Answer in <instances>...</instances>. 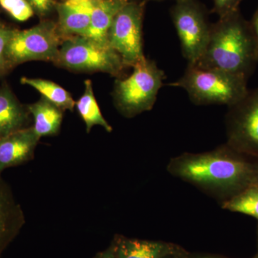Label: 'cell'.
<instances>
[{
	"instance_id": "1",
	"label": "cell",
	"mask_w": 258,
	"mask_h": 258,
	"mask_svg": "<svg viewBox=\"0 0 258 258\" xmlns=\"http://www.w3.org/2000/svg\"><path fill=\"white\" fill-rule=\"evenodd\" d=\"M166 169L222 204L255 183L258 160L225 144L209 152L173 157Z\"/></svg>"
},
{
	"instance_id": "2",
	"label": "cell",
	"mask_w": 258,
	"mask_h": 258,
	"mask_svg": "<svg viewBox=\"0 0 258 258\" xmlns=\"http://www.w3.org/2000/svg\"><path fill=\"white\" fill-rule=\"evenodd\" d=\"M257 62V44L250 23L238 10L212 23L208 45L195 66L248 79Z\"/></svg>"
},
{
	"instance_id": "3",
	"label": "cell",
	"mask_w": 258,
	"mask_h": 258,
	"mask_svg": "<svg viewBox=\"0 0 258 258\" xmlns=\"http://www.w3.org/2000/svg\"><path fill=\"white\" fill-rule=\"evenodd\" d=\"M247 80L241 75L188 64L184 75L170 85L184 89L194 104L228 107L245 96Z\"/></svg>"
},
{
	"instance_id": "4",
	"label": "cell",
	"mask_w": 258,
	"mask_h": 258,
	"mask_svg": "<svg viewBox=\"0 0 258 258\" xmlns=\"http://www.w3.org/2000/svg\"><path fill=\"white\" fill-rule=\"evenodd\" d=\"M133 69L128 77L116 79L113 93L117 110L126 118L152 110L166 79L164 71L147 57Z\"/></svg>"
},
{
	"instance_id": "5",
	"label": "cell",
	"mask_w": 258,
	"mask_h": 258,
	"mask_svg": "<svg viewBox=\"0 0 258 258\" xmlns=\"http://www.w3.org/2000/svg\"><path fill=\"white\" fill-rule=\"evenodd\" d=\"M54 63L70 71L102 72L118 79L128 68L109 45L81 36L64 39Z\"/></svg>"
},
{
	"instance_id": "6",
	"label": "cell",
	"mask_w": 258,
	"mask_h": 258,
	"mask_svg": "<svg viewBox=\"0 0 258 258\" xmlns=\"http://www.w3.org/2000/svg\"><path fill=\"white\" fill-rule=\"evenodd\" d=\"M62 41L57 25L51 22H44L28 30L13 29L7 47L8 69L28 61L54 62Z\"/></svg>"
},
{
	"instance_id": "7",
	"label": "cell",
	"mask_w": 258,
	"mask_h": 258,
	"mask_svg": "<svg viewBox=\"0 0 258 258\" xmlns=\"http://www.w3.org/2000/svg\"><path fill=\"white\" fill-rule=\"evenodd\" d=\"M170 14L183 56L188 64H196L206 48L211 30L208 9L198 0H176Z\"/></svg>"
},
{
	"instance_id": "8",
	"label": "cell",
	"mask_w": 258,
	"mask_h": 258,
	"mask_svg": "<svg viewBox=\"0 0 258 258\" xmlns=\"http://www.w3.org/2000/svg\"><path fill=\"white\" fill-rule=\"evenodd\" d=\"M146 0H132L118 12L112 23L107 41L127 67L146 58L143 49V19Z\"/></svg>"
},
{
	"instance_id": "9",
	"label": "cell",
	"mask_w": 258,
	"mask_h": 258,
	"mask_svg": "<svg viewBox=\"0 0 258 258\" xmlns=\"http://www.w3.org/2000/svg\"><path fill=\"white\" fill-rule=\"evenodd\" d=\"M227 144L244 155L258 160V88L228 106L225 116Z\"/></svg>"
},
{
	"instance_id": "10",
	"label": "cell",
	"mask_w": 258,
	"mask_h": 258,
	"mask_svg": "<svg viewBox=\"0 0 258 258\" xmlns=\"http://www.w3.org/2000/svg\"><path fill=\"white\" fill-rule=\"evenodd\" d=\"M25 224V214L10 184L0 174V257Z\"/></svg>"
},
{
	"instance_id": "11",
	"label": "cell",
	"mask_w": 258,
	"mask_h": 258,
	"mask_svg": "<svg viewBox=\"0 0 258 258\" xmlns=\"http://www.w3.org/2000/svg\"><path fill=\"white\" fill-rule=\"evenodd\" d=\"M40 139L32 126L0 139V174L32 160Z\"/></svg>"
},
{
	"instance_id": "12",
	"label": "cell",
	"mask_w": 258,
	"mask_h": 258,
	"mask_svg": "<svg viewBox=\"0 0 258 258\" xmlns=\"http://www.w3.org/2000/svg\"><path fill=\"white\" fill-rule=\"evenodd\" d=\"M95 0H66L56 5L59 20L57 28L62 38L85 37L91 25Z\"/></svg>"
},
{
	"instance_id": "13",
	"label": "cell",
	"mask_w": 258,
	"mask_h": 258,
	"mask_svg": "<svg viewBox=\"0 0 258 258\" xmlns=\"http://www.w3.org/2000/svg\"><path fill=\"white\" fill-rule=\"evenodd\" d=\"M110 247L118 258H163L182 249L170 242L129 238L121 235L114 236Z\"/></svg>"
},
{
	"instance_id": "14",
	"label": "cell",
	"mask_w": 258,
	"mask_h": 258,
	"mask_svg": "<svg viewBox=\"0 0 258 258\" xmlns=\"http://www.w3.org/2000/svg\"><path fill=\"white\" fill-rule=\"evenodd\" d=\"M32 116L8 86L0 88V139L28 128Z\"/></svg>"
},
{
	"instance_id": "15",
	"label": "cell",
	"mask_w": 258,
	"mask_h": 258,
	"mask_svg": "<svg viewBox=\"0 0 258 258\" xmlns=\"http://www.w3.org/2000/svg\"><path fill=\"white\" fill-rule=\"evenodd\" d=\"M132 0H95L91 21L86 37L108 45L107 35L115 15Z\"/></svg>"
},
{
	"instance_id": "16",
	"label": "cell",
	"mask_w": 258,
	"mask_h": 258,
	"mask_svg": "<svg viewBox=\"0 0 258 258\" xmlns=\"http://www.w3.org/2000/svg\"><path fill=\"white\" fill-rule=\"evenodd\" d=\"M27 107L33 118L32 128L39 138L58 134L63 120V110L43 97Z\"/></svg>"
},
{
	"instance_id": "17",
	"label": "cell",
	"mask_w": 258,
	"mask_h": 258,
	"mask_svg": "<svg viewBox=\"0 0 258 258\" xmlns=\"http://www.w3.org/2000/svg\"><path fill=\"white\" fill-rule=\"evenodd\" d=\"M84 93L79 101L76 102V109L86 125V132L90 133L95 125L103 127L108 133L113 128L102 114L98 102L93 93V83L91 80L85 81Z\"/></svg>"
},
{
	"instance_id": "18",
	"label": "cell",
	"mask_w": 258,
	"mask_h": 258,
	"mask_svg": "<svg viewBox=\"0 0 258 258\" xmlns=\"http://www.w3.org/2000/svg\"><path fill=\"white\" fill-rule=\"evenodd\" d=\"M20 82L22 84L28 85L35 88L42 95V97L58 106L63 111H74L76 106V101L69 91H66L57 83L48 80L27 77L22 78Z\"/></svg>"
},
{
	"instance_id": "19",
	"label": "cell",
	"mask_w": 258,
	"mask_h": 258,
	"mask_svg": "<svg viewBox=\"0 0 258 258\" xmlns=\"http://www.w3.org/2000/svg\"><path fill=\"white\" fill-rule=\"evenodd\" d=\"M221 207L227 211L252 217L258 221V184L250 185L233 198L222 203Z\"/></svg>"
},
{
	"instance_id": "20",
	"label": "cell",
	"mask_w": 258,
	"mask_h": 258,
	"mask_svg": "<svg viewBox=\"0 0 258 258\" xmlns=\"http://www.w3.org/2000/svg\"><path fill=\"white\" fill-rule=\"evenodd\" d=\"M0 6L19 22L27 21L35 13L26 0H0Z\"/></svg>"
},
{
	"instance_id": "21",
	"label": "cell",
	"mask_w": 258,
	"mask_h": 258,
	"mask_svg": "<svg viewBox=\"0 0 258 258\" xmlns=\"http://www.w3.org/2000/svg\"><path fill=\"white\" fill-rule=\"evenodd\" d=\"M13 30L0 23V75L2 76L10 71L7 62L6 52Z\"/></svg>"
},
{
	"instance_id": "22",
	"label": "cell",
	"mask_w": 258,
	"mask_h": 258,
	"mask_svg": "<svg viewBox=\"0 0 258 258\" xmlns=\"http://www.w3.org/2000/svg\"><path fill=\"white\" fill-rule=\"evenodd\" d=\"M213 9L212 12L218 15L219 18H224L240 10L242 0H212Z\"/></svg>"
},
{
	"instance_id": "23",
	"label": "cell",
	"mask_w": 258,
	"mask_h": 258,
	"mask_svg": "<svg viewBox=\"0 0 258 258\" xmlns=\"http://www.w3.org/2000/svg\"><path fill=\"white\" fill-rule=\"evenodd\" d=\"M34 12L41 16H45L56 8L55 0H26Z\"/></svg>"
},
{
	"instance_id": "24",
	"label": "cell",
	"mask_w": 258,
	"mask_h": 258,
	"mask_svg": "<svg viewBox=\"0 0 258 258\" xmlns=\"http://www.w3.org/2000/svg\"><path fill=\"white\" fill-rule=\"evenodd\" d=\"M251 28L253 32L254 38H255L256 44H257V53H258V7L257 10L254 12L253 16L251 19L250 21Z\"/></svg>"
},
{
	"instance_id": "25",
	"label": "cell",
	"mask_w": 258,
	"mask_h": 258,
	"mask_svg": "<svg viewBox=\"0 0 258 258\" xmlns=\"http://www.w3.org/2000/svg\"><path fill=\"white\" fill-rule=\"evenodd\" d=\"M93 258H118L115 255L114 252H113V249L111 247H108V248L105 249V250L101 251V252L97 253L95 257Z\"/></svg>"
},
{
	"instance_id": "26",
	"label": "cell",
	"mask_w": 258,
	"mask_h": 258,
	"mask_svg": "<svg viewBox=\"0 0 258 258\" xmlns=\"http://www.w3.org/2000/svg\"><path fill=\"white\" fill-rule=\"evenodd\" d=\"M189 254L185 252L184 249H181L175 253L169 254V255H166L163 258H189Z\"/></svg>"
},
{
	"instance_id": "27",
	"label": "cell",
	"mask_w": 258,
	"mask_h": 258,
	"mask_svg": "<svg viewBox=\"0 0 258 258\" xmlns=\"http://www.w3.org/2000/svg\"><path fill=\"white\" fill-rule=\"evenodd\" d=\"M189 258H223L219 256L212 255V254H199V255L189 256Z\"/></svg>"
},
{
	"instance_id": "28",
	"label": "cell",
	"mask_w": 258,
	"mask_h": 258,
	"mask_svg": "<svg viewBox=\"0 0 258 258\" xmlns=\"http://www.w3.org/2000/svg\"><path fill=\"white\" fill-rule=\"evenodd\" d=\"M254 184H258V174H257V178H256L255 183H254Z\"/></svg>"
},
{
	"instance_id": "29",
	"label": "cell",
	"mask_w": 258,
	"mask_h": 258,
	"mask_svg": "<svg viewBox=\"0 0 258 258\" xmlns=\"http://www.w3.org/2000/svg\"><path fill=\"white\" fill-rule=\"evenodd\" d=\"M74 1H87V0H74Z\"/></svg>"
},
{
	"instance_id": "30",
	"label": "cell",
	"mask_w": 258,
	"mask_h": 258,
	"mask_svg": "<svg viewBox=\"0 0 258 258\" xmlns=\"http://www.w3.org/2000/svg\"><path fill=\"white\" fill-rule=\"evenodd\" d=\"M147 1V0H146ZM154 1H164V0H154Z\"/></svg>"
},
{
	"instance_id": "31",
	"label": "cell",
	"mask_w": 258,
	"mask_h": 258,
	"mask_svg": "<svg viewBox=\"0 0 258 258\" xmlns=\"http://www.w3.org/2000/svg\"><path fill=\"white\" fill-rule=\"evenodd\" d=\"M254 258H258V253L256 254L255 257H254Z\"/></svg>"
},
{
	"instance_id": "32",
	"label": "cell",
	"mask_w": 258,
	"mask_h": 258,
	"mask_svg": "<svg viewBox=\"0 0 258 258\" xmlns=\"http://www.w3.org/2000/svg\"><path fill=\"white\" fill-rule=\"evenodd\" d=\"M257 235H258V229H257Z\"/></svg>"
}]
</instances>
